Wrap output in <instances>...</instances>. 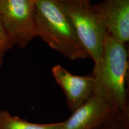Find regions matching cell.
<instances>
[{"mask_svg": "<svg viewBox=\"0 0 129 129\" xmlns=\"http://www.w3.org/2000/svg\"><path fill=\"white\" fill-rule=\"evenodd\" d=\"M128 54L126 44L107 34L101 62L94 64V96L104 101L115 111L117 119L129 125V102L127 88Z\"/></svg>", "mask_w": 129, "mask_h": 129, "instance_id": "cell-1", "label": "cell"}, {"mask_svg": "<svg viewBox=\"0 0 129 129\" xmlns=\"http://www.w3.org/2000/svg\"><path fill=\"white\" fill-rule=\"evenodd\" d=\"M38 37L71 60L90 57L79 40L71 20L56 0H35Z\"/></svg>", "mask_w": 129, "mask_h": 129, "instance_id": "cell-2", "label": "cell"}, {"mask_svg": "<svg viewBox=\"0 0 129 129\" xmlns=\"http://www.w3.org/2000/svg\"><path fill=\"white\" fill-rule=\"evenodd\" d=\"M73 24L80 41L94 64L101 62L107 35L102 20L90 4L63 5Z\"/></svg>", "mask_w": 129, "mask_h": 129, "instance_id": "cell-3", "label": "cell"}, {"mask_svg": "<svg viewBox=\"0 0 129 129\" xmlns=\"http://www.w3.org/2000/svg\"><path fill=\"white\" fill-rule=\"evenodd\" d=\"M0 18L13 46L23 48L38 37L35 0H0Z\"/></svg>", "mask_w": 129, "mask_h": 129, "instance_id": "cell-4", "label": "cell"}, {"mask_svg": "<svg viewBox=\"0 0 129 129\" xmlns=\"http://www.w3.org/2000/svg\"><path fill=\"white\" fill-rule=\"evenodd\" d=\"M91 7L102 20L108 34L126 44L129 41V0H105Z\"/></svg>", "mask_w": 129, "mask_h": 129, "instance_id": "cell-5", "label": "cell"}, {"mask_svg": "<svg viewBox=\"0 0 129 129\" xmlns=\"http://www.w3.org/2000/svg\"><path fill=\"white\" fill-rule=\"evenodd\" d=\"M51 72L56 82L64 91L68 108L71 112L84 104L94 94V80L91 75H74L60 64L54 66Z\"/></svg>", "mask_w": 129, "mask_h": 129, "instance_id": "cell-6", "label": "cell"}, {"mask_svg": "<svg viewBox=\"0 0 129 129\" xmlns=\"http://www.w3.org/2000/svg\"><path fill=\"white\" fill-rule=\"evenodd\" d=\"M117 115L113 109L99 97L93 96L72 112L63 121L62 129H95Z\"/></svg>", "mask_w": 129, "mask_h": 129, "instance_id": "cell-7", "label": "cell"}, {"mask_svg": "<svg viewBox=\"0 0 129 129\" xmlns=\"http://www.w3.org/2000/svg\"><path fill=\"white\" fill-rule=\"evenodd\" d=\"M63 121L55 123L30 122L0 109V129H62Z\"/></svg>", "mask_w": 129, "mask_h": 129, "instance_id": "cell-8", "label": "cell"}, {"mask_svg": "<svg viewBox=\"0 0 129 129\" xmlns=\"http://www.w3.org/2000/svg\"><path fill=\"white\" fill-rule=\"evenodd\" d=\"M13 46L0 18V67L2 66L6 53Z\"/></svg>", "mask_w": 129, "mask_h": 129, "instance_id": "cell-9", "label": "cell"}, {"mask_svg": "<svg viewBox=\"0 0 129 129\" xmlns=\"http://www.w3.org/2000/svg\"><path fill=\"white\" fill-rule=\"evenodd\" d=\"M95 129H129V125L117 118H113Z\"/></svg>", "mask_w": 129, "mask_h": 129, "instance_id": "cell-10", "label": "cell"}, {"mask_svg": "<svg viewBox=\"0 0 129 129\" xmlns=\"http://www.w3.org/2000/svg\"><path fill=\"white\" fill-rule=\"evenodd\" d=\"M58 3L63 5H81L90 4V3L85 2L84 0H56Z\"/></svg>", "mask_w": 129, "mask_h": 129, "instance_id": "cell-11", "label": "cell"}, {"mask_svg": "<svg viewBox=\"0 0 129 129\" xmlns=\"http://www.w3.org/2000/svg\"><path fill=\"white\" fill-rule=\"evenodd\" d=\"M84 1L85 2H86V3H90L89 0H84Z\"/></svg>", "mask_w": 129, "mask_h": 129, "instance_id": "cell-12", "label": "cell"}]
</instances>
